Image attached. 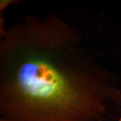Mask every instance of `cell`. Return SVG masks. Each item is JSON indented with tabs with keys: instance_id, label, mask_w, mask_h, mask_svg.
Masks as SVG:
<instances>
[{
	"instance_id": "3",
	"label": "cell",
	"mask_w": 121,
	"mask_h": 121,
	"mask_svg": "<svg viewBox=\"0 0 121 121\" xmlns=\"http://www.w3.org/2000/svg\"><path fill=\"white\" fill-rule=\"evenodd\" d=\"M0 121H9V120H7V119L4 118H0Z\"/></svg>"
},
{
	"instance_id": "2",
	"label": "cell",
	"mask_w": 121,
	"mask_h": 121,
	"mask_svg": "<svg viewBox=\"0 0 121 121\" xmlns=\"http://www.w3.org/2000/svg\"><path fill=\"white\" fill-rule=\"evenodd\" d=\"M19 2L18 1L15 0H1L0 1V15H2V13L4 12L6 7L9 5L11 4H16Z\"/></svg>"
},
{
	"instance_id": "4",
	"label": "cell",
	"mask_w": 121,
	"mask_h": 121,
	"mask_svg": "<svg viewBox=\"0 0 121 121\" xmlns=\"http://www.w3.org/2000/svg\"><path fill=\"white\" fill-rule=\"evenodd\" d=\"M118 121H121V117L119 119V120H118Z\"/></svg>"
},
{
	"instance_id": "1",
	"label": "cell",
	"mask_w": 121,
	"mask_h": 121,
	"mask_svg": "<svg viewBox=\"0 0 121 121\" xmlns=\"http://www.w3.org/2000/svg\"><path fill=\"white\" fill-rule=\"evenodd\" d=\"M121 90L83 42L54 13L0 30V113L9 121H102Z\"/></svg>"
}]
</instances>
